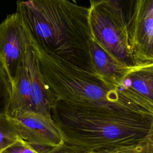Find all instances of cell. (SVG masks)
I'll return each instance as SVG.
<instances>
[{
    "mask_svg": "<svg viewBox=\"0 0 153 153\" xmlns=\"http://www.w3.org/2000/svg\"><path fill=\"white\" fill-rule=\"evenodd\" d=\"M2 153H39L32 146L19 138Z\"/></svg>",
    "mask_w": 153,
    "mask_h": 153,
    "instance_id": "cell-15",
    "label": "cell"
},
{
    "mask_svg": "<svg viewBox=\"0 0 153 153\" xmlns=\"http://www.w3.org/2000/svg\"><path fill=\"white\" fill-rule=\"evenodd\" d=\"M73 2H74V3H76V1L75 0H71Z\"/></svg>",
    "mask_w": 153,
    "mask_h": 153,
    "instance_id": "cell-18",
    "label": "cell"
},
{
    "mask_svg": "<svg viewBox=\"0 0 153 153\" xmlns=\"http://www.w3.org/2000/svg\"><path fill=\"white\" fill-rule=\"evenodd\" d=\"M24 28L20 14H8L0 23V63L12 84L19 75L24 60Z\"/></svg>",
    "mask_w": 153,
    "mask_h": 153,
    "instance_id": "cell-6",
    "label": "cell"
},
{
    "mask_svg": "<svg viewBox=\"0 0 153 153\" xmlns=\"http://www.w3.org/2000/svg\"><path fill=\"white\" fill-rule=\"evenodd\" d=\"M28 37L64 62L93 73L90 45L93 38L89 7L69 0H17Z\"/></svg>",
    "mask_w": 153,
    "mask_h": 153,
    "instance_id": "cell-1",
    "label": "cell"
},
{
    "mask_svg": "<svg viewBox=\"0 0 153 153\" xmlns=\"http://www.w3.org/2000/svg\"><path fill=\"white\" fill-rule=\"evenodd\" d=\"M18 130L13 117L7 112L0 114V153L19 139Z\"/></svg>",
    "mask_w": 153,
    "mask_h": 153,
    "instance_id": "cell-12",
    "label": "cell"
},
{
    "mask_svg": "<svg viewBox=\"0 0 153 153\" xmlns=\"http://www.w3.org/2000/svg\"><path fill=\"white\" fill-rule=\"evenodd\" d=\"M90 59L95 74L107 83L118 87L134 68L124 64L107 51L93 38L90 45Z\"/></svg>",
    "mask_w": 153,
    "mask_h": 153,
    "instance_id": "cell-10",
    "label": "cell"
},
{
    "mask_svg": "<svg viewBox=\"0 0 153 153\" xmlns=\"http://www.w3.org/2000/svg\"><path fill=\"white\" fill-rule=\"evenodd\" d=\"M118 88L153 115V63L134 66Z\"/></svg>",
    "mask_w": 153,
    "mask_h": 153,
    "instance_id": "cell-9",
    "label": "cell"
},
{
    "mask_svg": "<svg viewBox=\"0 0 153 153\" xmlns=\"http://www.w3.org/2000/svg\"><path fill=\"white\" fill-rule=\"evenodd\" d=\"M127 25L136 64L153 63V0H134Z\"/></svg>",
    "mask_w": 153,
    "mask_h": 153,
    "instance_id": "cell-5",
    "label": "cell"
},
{
    "mask_svg": "<svg viewBox=\"0 0 153 153\" xmlns=\"http://www.w3.org/2000/svg\"><path fill=\"white\" fill-rule=\"evenodd\" d=\"M103 1H111V2H114L115 4L120 5L119 0H89L90 4V7L94 6V5H96V4H97L100 2H103Z\"/></svg>",
    "mask_w": 153,
    "mask_h": 153,
    "instance_id": "cell-17",
    "label": "cell"
},
{
    "mask_svg": "<svg viewBox=\"0 0 153 153\" xmlns=\"http://www.w3.org/2000/svg\"><path fill=\"white\" fill-rule=\"evenodd\" d=\"M11 90L12 86L10 80L0 63V114L8 113Z\"/></svg>",
    "mask_w": 153,
    "mask_h": 153,
    "instance_id": "cell-14",
    "label": "cell"
},
{
    "mask_svg": "<svg viewBox=\"0 0 153 153\" xmlns=\"http://www.w3.org/2000/svg\"><path fill=\"white\" fill-rule=\"evenodd\" d=\"M29 39L41 74L55 100L93 110L149 115L119 88L95 74L64 62Z\"/></svg>",
    "mask_w": 153,
    "mask_h": 153,
    "instance_id": "cell-3",
    "label": "cell"
},
{
    "mask_svg": "<svg viewBox=\"0 0 153 153\" xmlns=\"http://www.w3.org/2000/svg\"><path fill=\"white\" fill-rule=\"evenodd\" d=\"M8 114L11 117L26 112H35L27 71L23 60L19 75L12 84Z\"/></svg>",
    "mask_w": 153,
    "mask_h": 153,
    "instance_id": "cell-11",
    "label": "cell"
},
{
    "mask_svg": "<svg viewBox=\"0 0 153 153\" xmlns=\"http://www.w3.org/2000/svg\"><path fill=\"white\" fill-rule=\"evenodd\" d=\"M89 9V22L93 38L118 60L130 66L137 65L121 5L103 1L90 7Z\"/></svg>",
    "mask_w": 153,
    "mask_h": 153,
    "instance_id": "cell-4",
    "label": "cell"
},
{
    "mask_svg": "<svg viewBox=\"0 0 153 153\" xmlns=\"http://www.w3.org/2000/svg\"><path fill=\"white\" fill-rule=\"evenodd\" d=\"M51 118L64 143L103 152L137 143L149 132L153 116L93 110L55 100Z\"/></svg>",
    "mask_w": 153,
    "mask_h": 153,
    "instance_id": "cell-2",
    "label": "cell"
},
{
    "mask_svg": "<svg viewBox=\"0 0 153 153\" xmlns=\"http://www.w3.org/2000/svg\"><path fill=\"white\" fill-rule=\"evenodd\" d=\"M111 153H153V123L147 135L136 143L111 151Z\"/></svg>",
    "mask_w": 153,
    "mask_h": 153,
    "instance_id": "cell-13",
    "label": "cell"
},
{
    "mask_svg": "<svg viewBox=\"0 0 153 153\" xmlns=\"http://www.w3.org/2000/svg\"><path fill=\"white\" fill-rule=\"evenodd\" d=\"M24 60L27 71L35 112L51 118V109L54 97L40 71L36 57L25 29L23 33Z\"/></svg>",
    "mask_w": 153,
    "mask_h": 153,
    "instance_id": "cell-8",
    "label": "cell"
},
{
    "mask_svg": "<svg viewBox=\"0 0 153 153\" xmlns=\"http://www.w3.org/2000/svg\"><path fill=\"white\" fill-rule=\"evenodd\" d=\"M13 118L19 137L32 146L39 153H43L64 143L52 118L33 111L23 113Z\"/></svg>",
    "mask_w": 153,
    "mask_h": 153,
    "instance_id": "cell-7",
    "label": "cell"
},
{
    "mask_svg": "<svg viewBox=\"0 0 153 153\" xmlns=\"http://www.w3.org/2000/svg\"><path fill=\"white\" fill-rule=\"evenodd\" d=\"M111 151L103 152L86 151L74 146L68 145L63 143L62 145L55 148H50L43 153H111Z\"/></svg>",
    "mask_w": 153,
    "mask_h": 153,
    "instance_id": "cell-16",
    "label": "cell"
}]
</instances>
